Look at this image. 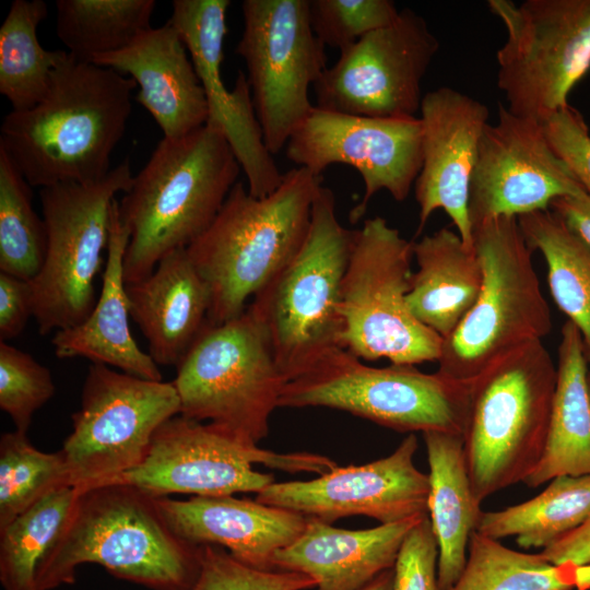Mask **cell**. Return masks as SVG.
<instances>
[{"mask_svg":"<svg viewBox=\"0 0 590 590\" xmlns=\"http://www.w3.org/2000/svg\"><path fill=\"white\" fill-rule=\"evenodd\" d=\"M236 52L244 59L257 119L271 155L280 153L314 105L308 92L327 66L309 0H245Z\"/></svg>","mask_w":590,"mask_h":590,"instance_id":"cell-15","label":"cell"},{"mask_svg":"<svg viewBox=\"0 0 590 590\" xmlns=\"http://www.w3.org/2000/svg\"><path fill=\"white\" fill-rule=\"evenodd\" d=\"M413 272L408 304L413 316L444 340L474 305L483 271L474 247L449 228L414 241Z\"/></svg>","mask_w":590,"mask_h":590,"instance_id":"cell-28","label":"cell"},{"mask_svg":"<svg viewBox=\"0 0 590 590\" xmlns=\"http://www.w3.org/2000/svg\"><path fill=\"white\" fill-rule=\"evenodd\" d=\"M32 186L0 144V271L32 281L47 249V231L32 203Z\"/></svg>","mask_w":590,"mask_h":590,"instance_id":"cell-36","label":"cell"},{"mask_svg":"<svg viewBox=\"0 0 590 590\" xmlns=\"http://www.w3.org/2000/svg\"><path fill=\"white\" fill-rule=\"evenodd\" d=\"M321 182L322 176L297 167L263 198L241 181L234 185L212 224L186 248L211 291L210 324L240 316L248 298L299 251Z\"/></svg>","mask_w":590,"mask_h":590,"instance_id":"cell-4","label":"cell"},{"mask_svg":"<svg viewBox=\"0 0 590 590\" xmlns=\"http://www.w3.org/2000/svg\"><path fill=\"white\" fill-rule=\"evenodd\" d=\"M518 222L529 247L544 257L551 295L578 328L590 364V248L550 209Z\"/></svg>","mask_w":590,"mask_h":590,"instance_id":"cell-30","label":"cell"},{"mask_svg":"<svg viewBox=\"0 0 590 590\" xmlns=\"http://www.w3.org/2000/svg\"><path fill=\"white\" fill-rule=\"evenodd\" d=\"M506 39L497 86L512 114L541 121L568 105L590 69V0H488Z\"/></svg>","mask_w":590,"mask_h":590,"instance_id":"cell-12","label":"cell"},{"mask_svg":"<svg viewBox=\"0 0 590 590\" xmlns=\"http://www.w3.org/2000/svg\"><path fill=\"white\" fill-rule=\"evenodd\" d=\"M154 499L168 528L184 542L219 545L237 560L264 570H274L276 552L294 542L308 520L296 511L234 495Z\"/></svg>","mask_w":590,"mask_h":590,"instance_id":"cell-22","label":"cell"},{"mask_svg":"<svg viewBox=\"0 0 590 590\" xmlns=\"http://www.w3.org/2000/svg\"><path fill=\"white\" fill-rule=\"evenodd\" d=\"M550 210L590 248V194L557 198L550 204Z\"/></svg>","mask_w":590,"mask_h":590,"instance_id":"cell-45","label":"cell"},{"mask_svg":"<svg viewBox=\"0 0 590 590\" xmlns=\"http://www.w3.org/2000/svg\"><path fill=\"white\" fill-rule=\"evenodd\" d=\"M176 369L180 415L208 420L251 445L268 436L286 380L248 308L224 323H208Z\"/></svg>","mask_w":590,"mask_h":590,"instance_id":"cell-9","label":"cell"},{"mask_svg":"<svg viewBox=\"0 0 590 590\" xmlns=\"http://www.w3.org/2000/svg\"><path fill=\"white\" fill-rule=\"evenodd\" d=\"M439 50L425 19L410 8L342 50L314 84L316 107L378 118H414L422 81Z\"/></svg>","mask_w":590,"mask_h":590,"instance_id":"cell-16","label":"cell"},{"mask_svg":"<svg viewBox=\"0 0 590 590\" xmlns=\"http://www.w3.org/2000/svg\"><path fill=\"white\" fill-rule=\"evenodd\" d=\"M414 241L380 216L356 229L342 284V345L366 361L394 365L438 361L444 339L411 312Z\"/></svg>","mask_w":590,"mask_h":590,"instance_id":"cell-10","label":"cell"},{"mask_svg":"<svg viewBox=\"0 0 590 590\" xmlns=\"http://www.w3.org/2000/svg\"><path fill=\"white\" fill-rule=\"evenodd\" d=\"M488 116L482 102L452 87L441 86L423 96V162L414 184L420 209L417 235L430 215L442 210L465 246L473 247L469 192Z\"/></svg>","mask_w":590,"mask_h":590,"instance_id":"cell-21","label":"cell"},{"mask_svg":"<svg viewBox=\"0 0 590 590\" xmlns=\"http://www.w3.org/2000/svg\"><path fill=\"white\" fill-rule=\"evenodd\" d=\"M50 370L31 354L0 341V409L27 433L34 413L55 394Z\"/></svg>","mask_w":590,"mask_h":590,"instance_id":"cell-38","label":"cell"},{"mask_svg":"<svg viewBox=\"0 0 590 590\" xmlns=\"http://www.w3.org/2000/svg\"><path fill=\"white\" fill-rule=\"evenodd\" d=\"M76 496V488L59 487L0 529L3 590H37L38 565L68 521Z\"/></svg>","mask_w":590,"mask_h":590,"instance_id":"cell-35","label":"cell"},{"mask_svg":"<svg viewBox=\"0 0 590 590\" xmlns=\"http://www.w3.org/2000/svg\"><path fill=\"white\" fill-rule=\"evenodd\" d=\"M471 385L413 365L373 367L335 349L286 382L280 408L321 406L349 412L397 432L463 434Z\"/></svg>","mask_w":590,"mask_h":590,"instance_id":"cell-8","label":"cell"},{"mask_svg":"<svg viewBox=\"0 0 590 590\" xmlns=\"http://www.w3.org/2000/svg\"><path fill=\"white\" fill-rule=\"evenodd\" d=\"M417 438L411 433L389 456L335 467L308 481L273 482L256 500L332 523L366 516L380 524L428 515V474L414 464Z\"/></svg>","mask_w":590,"mask_h":590,"instance_id":"cell-19","label":"cell"},{"mask_svg":"<svg viewBox=\"0 0 590 590\" xmlns=\"http://www.w3.org/2000/svg\"><path fill=\"white\" fill-rule=\"evenodd\" d=\"M240 170L225 137L210 125L182 138H163L118 202L130 235L126 283L145 279L165 255L202 235Z\"/></svg>","mask_w":590,"mask_h":590,"instance_id":"cell-2","label":"cell"},{"mask_svg":"<svg viewBox=\"0 0 590 590\" xmlns=\"http://www.w3.org/2000/svg\"><path fill=\"white\" fill-rule=\"evenodd\" d=\"M71 486L61 450L36 449L26 433H4L0 438V529L48 493Z\"/></svg>","mask_w":590,"mask_h":590,"instance_id":"cell-37","label":"cell"},{"mask_svg":"<svg viewBox=\"0 0 590 590\" xmlns=\"http://www.w3.org/2000/svg\"><path fill=\"white\" fill-rule=\"evenodd\" d=\"M393 568L380 574L374 581L362 590H392Z\"/></svg>","mask_w":590,"mask_h":590,"instance_id":"cell-46","label":"cell"},{"mask_svg":"<svg viewBox=\"0 0 590 590\" xmlns=\"http://www.w3.org/2000/svg\"><path fill=\"white\" fill-rule=\"evenodd\" d=\"M556 385L543 455L523 482L538 487L562 475H590L588 362L578 328L566 320L557 349Z\"/></svg>","mask_w":590,"mask_h":590,"instance_id":"cell-29","label":"cell"},{"mask_svg":"<svg viewBox=\"0 0 590 590\" xmlns=\"http://www.w3.org/2000/svg\"><path fill=\"white\" fill-rule=\"evenodd\" d=\"M587 382H588V389H589V394H590V371H588V375H587Z\"/></svg>","mask_w":590,"mask_h":590,"instance_id":"cell-48","label":"cell"},{"mask_svg":"<svg viewBox=\"0 0 590 590\" xmlns=\"http://www.w3.org/2000/svg\"><path fill=\"white\" fill-rule=\"evenodd\" d=\"M556 366L542 340L512 351L472 384L462 434L474 496L481 503L533 472L544 451Z\"/></svg>","mask_w":590,"mask_h":590,"instance_id":"cell-6","label":"cell"},{"mask_svg":"<svg viewBox=\"0 0 590 590\" xmlns=\"http://www.w3.org/2000/svg\"><path fill=\"white\" fill-rule=\"evenodd\" d=\"M137 83L67 51L45 96L3 117L0 144L32 187L105 178L131 114Z\"/></svg>","mask_w":590,"mask_h":590,"instance_id":"cell-1","label":"cell"},{"mask_svg":"<svg viewBox=\"0 0 590 590\" xmlns=\"http://www.w3.org/2000/svg\"><path fill=\"white\" fill-rule=\"evenodd\" d=\"M399 12L391 0H309L312 32L324 46L340 52L391 24Z\"/></svg>","mask_w":590,"mask_h":590,"instance_id":"cell-39","label":"cell"},{"mask_svg":"<svg viewBox=\"0 0 590 590\" xmlns=\"http://www.w3.org/2000/svg\"><path fill=\"white\" fill-rule=\"evenodd\" d=\"M587 192L550 148L539 120L499 104L477 151L469 192L473 226L498 216L550 209L553 200Z\"/></svg>","mask_w":590,"mask_h":590,"instance_id":"cell-18","label":"cell"},{"mask_svg":"<svg viewBox=\"0 0 590 590\" xmlns=\"http://www.w3.org/2000/svg\"><path fill=\"white\" fill-rule=\"evenodd\" d=\"M129 232L119 216V203L110 206L107 260L102 291L90 316L80 324L57 331L51 343L59 358L85 357L149 380H162L152 359L134 341L129 327V300L123 258Z\"/></svg>","mask_w":590,"mask_h":590,"instance_id":"cell-26","label":"cell"},{"mask_svg":"<svg viewBox=\"0 0 590 590\" xmlns=\"http://www.w3.org/2000/svg\"><path fill=\"white\" fill-rule=\"evenodd\" d=\"M575 590H590V565L577 566Z\"/></svg>","mask_w":590,"mask_h":590,"instance_id":"cell-47","label":"cell"},{"mask_svg":"<svg viewBox=\"0 0 590 590\" xmlns=\"http://www.w3.org/2000/svg\"><path fill=\"white\" fill-rule=\"evenodd\" d=\"M285 155L316 176L333 164L354 167L365 188L350 212L356 223L380 190L399 202L408 198L422 168V123L420 117H367L314 106L291 134Z\"/></svg>","mask_w":590,"mask_h":590,"instance_id":"cell-17","label":"cell"},{"mask_svg":"<svg viewBox=\"0 0 590 590\" xmlns=\"http://www.w3.org/2000/svg\"><path fill=\"white\" fill-rule=\"evenodd\" d=\"M34 316L31 281L0 272V341L19 337Z\"/></svg>","mask_w":590,"mask_h":590,"instance_id":"cell-43","label":"cell"},{"mask_svg":"<svg viewBox=\"0 0 590 590\" xmlns=\"http://www.w3.org/2000/svg\"><path fill=\"white\" fill-rule=\"evenodd\" d=\"M540 554L552 564L570 562L576 566L590 565V517Z\"/></svg>","mask_w":590,"mask_h":590,"instance_id":"cell-44","label":"cell"},{"mask_svg":"<svg viewBox=\"0 0 590 590\" xmlns=\"http://www.w3.org/2000/svg\"><path fill=\"white\" fill-rule=\"evenodd\" d=\"M199 570L188 590H307L317 582L300 573L248 566L219 545H198Z\"/></svg>","mask_w":590,"mask_h":590,"instance_id":"cell-40","label":"cell"},{"mask_svg":"<svg viewBox=\"0 0 590 590\" xmlns=\"http://www.w3.org/2000/svg\"><path fill=\"white\" fill-rule=\"evenodd\" d=\"M426 516L346 530L308 517L302 534L273 557L274 570L309 576L317 590H362L393 568L401 545Z\"/></svg>","mask_w":590,"mask_h":590,"instance_id":"cell-24","label":"cell"},{"mask_svg":"<svg viewBox=\"0 0 590 590\" xmlns=\"http://www.w3.org/2000/svg\"><path fill=\"white\" fill-rule=\"evenodd\" d=\"M540 122L552 151L590 194V133L582 116L568 104Z\"/></svg>","mask_w":590,"mask_h":590,"instance_id":"cell-41","label":"cell"},{"mask_svg":"<svg viewBox=\"0 0 590 590\" xmlns=\"http://www.w3.org/2000/svg\"><path fill=\"white\" fill-rule=\"evenodd\" d=\"M155 5L154 0H57L56 34L69 55L93 62L151 30Z\"/></svg>","mask_w":590,"mask_h":590,"instance_id":"cell-33","label":"cell"},{"mask_svg":"<svg viewBox=\"0 0 590 590\" xmlns=\"http://www.w3.org/2000/svg\"><path fill=\"white\" fill-rule=\"evenodd\" d=\"M228 0H174L167 21L181 35L208 103V121L219 129L257 198L271 194L282 182L273 155L268 151L257 119L251 91L239 71L234 88L227 90L221 75L227 33Z\"/></svg>","mask_w":590,"mask_h":590,"instance_id":"cell-20","label":"cell"},{"mask_svg":"<svg viewBox=\"0 0 590 590\" xmlns=\"http://www.w3.org/2000/svg\"><path fill=\"white\" fill-rule=\"evenodd\" d=\"M130 317L149 343V355L177 366L209 323L211 291L186 248L165 255L145 279L127 284Z\"/></svg>","mask_w":590,"mask_h":590,"instance_id":"cell-25","label":"cell"},{"mask_svg":"<svg viewBox=\"0 0 590 590\" xmlns=\"http://www.w3.org/2000/svg\"><path fill=\"white\" fill-rule=\"evenodd\" d=\"M86 563L152 590H188L199 554L198 545L172 532L153 497L103 484L78 489L68 521L38 565L37 590L74 583L76 568Z\"/></svg>","mask_w":590,"mask_h":590,"instance_id":"cell-3","label":"cell"},{"mask_svg":"<svg viewBox=\"0 0 590 590\" xmlns=\"http://www.w3.org/2000/svg\"><path fill=\"white\" fill-rule=\"evenodd\" d=\"M93 63L137 83L135 99L154 118L163 138H182L206 125L204 90L181 35L170 23L152 27L128 47Z\"/></svg>","mask_w":590,"mask_h":590,"instance_id":"cell-23","label":"cell"},{"mask_svg":"<svg viewBox=\"0 0 590 590\" xmlns=\"http://www.w3.org/2000/svg\"><path fill=\"white\" fill-rule=\"evenodd\" d=\"M429 465L428 517L438 544V583L449 590L459 578L471 535L483 514L474 496L463 437L459 433H423Z\"/></svg>","mask_w":590,"mask_h":590,"instance_id":"cell-27","label":"cell"},{"mask_svg":"<svg viewBox=\"0 0 590 590\" xmlns=\"http://www.w3.org/2000/svg\"><path fill=\"white\" fill-rule=\"evenodd\" d=\"M47 14L43 0H14L0 27V94L13 111L40 102L66 51L40 45L37 27Z\"/></svg>","mask_w":590,"mask_h":590,"instance_id":"cell-32","label":"cell"},{"mask_svg":"<svg viewBox=\"0 0 590 590\" xmlns=\"http://www.w3.org/2000/svg\"><path fill=\"white\" fill-rule=\"evenodd\" d=\"M570 562L552 564L540 553H524L474 531L465 565L449 590H575Z\"/></svg>","mask_w":590,"mask_h":590,"instance_id":"cell-34","label":"cell"},{"mask_svg":"<svg viewBox=\"0 0 590 590\" xmlns=\"http://www.w3.org/2000/svg\"><path fill=\"white\" fill-rule=\"evenodd\" d=\"M590 517V475H562L533 498L483 511L476 532L494 540L516 536L524 550L546 548Z\"/></svg>","mask_w":590,"mask_h":590,"instance_id":"cell-31","label":"cell"},{"mask_svg":"<svg viewBox=\"0 0 590 590\" xmlns=\"http://www.w3.org/2000/svg\"><path fill=\"white\" fill-rule=\"evenodd\" d=\"M438 544L429 517L423 518L404 539L393 566L392 590H440Z\"/></svg>","mask_w":590,"mask_h":590,"instance_id":"cell-42","label":"cell"},{"mask_svg":"<svg viewBox=\"0 0 590 590\" xmlns=\"http://www.w3.org/2000/svg\"><path fill=\"white\" fill-rule=\"evenodd\" d=\"M180 409L173 381L92 363L61 448L70 485L79 491L102 485L139 465L155 432Z\"/></svg>","mask_w":590,"mask_h":590,"instance_id":"cell-14","label":"cell"},{"mask_svg":"<svg viewBox=\"0 0 590 590\" xmlns=\"http://www.w3.org/2000/svg\"><path fill=\"white\" fill-rule=\"evenodd\" d=\"M132 181L127 157L98 181L39 189L47 249L31 286L33 317L42 335L75 327L92 312L95 278L108 245L110 206Z\"/></svg>","mask_w":590,"mask_h":590,"instance_id":"cell-11","label":"cell"},{"mask_svg":"<svg viewBox=\"0 0 590 590\" xmlns=\"http://www.w3.org/2000/svg\"><path fill=\"white\" fill-rule=\"evenodd\" d=\"M355 234L339 222L332 190L320 185L299 251L247 306L286 382L343 347L342 284Z\"/></svg>","mask_w":590,"mask_h":590,"instance_id":"cell-5","label":"cell"},{"mask_svg":"<svg viewBox=\"0 0 590 590\" xmlns=\"http://www.w3.org/2000/svg\"><path fill=\"white\" fill-rule=\"evenodd\" d=\"M253 463L286 472L320 474L338 467L320 455L264 450L211 423L179 414L158 427L139 465L105 484L128 485L153 498L170 494H258L274 482V476L255 470Z\"/></svg>","mask_w":590,"mask_h":590,"instance_id":"cell-13","label":"cell"},{"mask_svg":"<svg viewBox=\"0 0 590 590\" xmlns=\"http://www.w3.org/2000/svg\"><path fill=\"white\" fill-rule=\"evenodd\" d=\"M483 271L480 294L437 361L442 376L471 385L512 351L552 331L544 297L518 217L498 216L472 228Z\"/></svg>","mask_w":590,"mask_h":590,"instance_id":"cell-7","label":"cell"}]
</instances>
